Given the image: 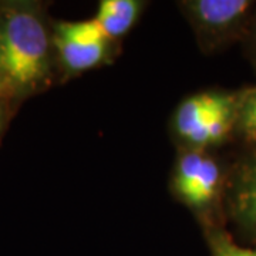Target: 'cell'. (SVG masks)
Returning <instances> with one entry per match:
<instances>
[{"label": "cell", "instance_id": "cell-1", "mask_svg": "<svg viewBox=\"0 0 256 256\" xmlns=\"http://www.w3.org/2000/svg\"><path fill=\"white\" fill-rule=\"evenodd\" d=\"M52 42L36 4H0V92L23 97L46 84L52 66Z\"/></svg>", "mask_w": 256, "mask_h": 256}, {"label": "cell", "instance_id": "cell-2", "mask_svg": "<svg viewBox=\"0 0 256 256\" xmlns=\"http://www.w3.org/2000/svg\"><path fill=\"white\" fill-rule=\"evenodd\" d=\"M108 42L94 18L62 22L53 36L60 62L68 73H82L100 64L107 54Z\"/></svg>", "mask_w": 256, "mask_h": 256}, {"label": "cell", "instance_id": "cell-3", "mask_svg": "<svg viewBox=\"0 0 256 256\" xmlns=\"http://www.w3.org/2000/svg\"><path fill=\"white\" fill-rule=\"evenodd\" d=\"M220 184V168L215 161L200 152L184 156L176 165L174 185L188 205L201 208L214 198Z\"/></svg>", "mask_w": 256, "mask_h": 256}, {"label": "cell", "instance_id": "cell-4", "mask_svg": "<svg viewBox=\"0 0 256 256\" xmlns=\"http://www.w3.org/2000/svg\"><path fill=\"white\" fill-rule=\"evenodd\" d=\"M235 114V102L229 96L200 94L184 101L175 114V128L186 141L214 120Z\"/></svg>", "mask_w": 256, "mask_h": 256}, {"label": "cell", "instance_id": "cell-5", "mask_svg": "<svg viewBox=\"0 0 256 256\" xmlns=\"http://www.w3.org/2000/svg\"><path fill=\"white\" fill-rule=\"evenodd\" d=\"M186 4L202 28L220 30L236 22L250 3L246 0H198Z\"/></svg>", "mask_w": 256, "mask_h": 256}, {"label": "cell", "instance_id": "cell-6", "mask_svg": "<svg viewBox=\"0 0 256 256\" xmlns=\"http://www.w3.org/2000/svg\"><path fill=\"white\" fill-rule=\"evenodd\" d=\"M140 3L134 0H102L94 22L108 40L127 33L140 13Z\"/></svg>", "mask_w": 256, "mask_h": 256}, {"label": "cell", "instance_id": "cell-7", "mask_svg": "<svg viewBox=\"0 0 256 256\" xmlns=\"http://www.w3.org/2000/svg\"><path fill=\"white\" fill-rule=\"evenodd\" d=\"M210 248L214 256H256V249L238 246L229 236L220 232L212 234Z\"/></svg>", "mask_w": 256, "mask_h": 256}, {"label": "cell", "instance_id": "cell-8", "mask_svg": "<svg viewBox=\"0 0 256 256\" xmlns=\"http://www.w3.org/2000/svg\"><path fill=\"white\" fill-rule=\"evenodd\" d=\"M242 210L256 226V166L249 172L239 195Z\"/></svg>", "mask_w": 256, "mask_h": 256}, {"label": "cell", "instance_id": "cell-9", "mask_svg": "<svg viewBox=\"0 0 256 256\" xmlns=\"http://www.w3.org/2000/svg\"><path fill=\"white\" fill-rule=\"evenodd\" d=\"M242 127L248 137L256 141V112L242 111Z\"/></svg>", "mask_w": 256, "mask_h": 256}, {"label": "cell", "instance_id": "cell-10", "mask_svg": "<svg viewBox=\"0 0 256 256\" xmlns=\"http://www.w3.org/2000/svg\"><path fill=\"white\" fill-rule=\"evenodd\" d=\"M242 111H249V112H256V92H254L245 101Z\"/></svg>", "mask_w": 256, "mask_h": 256}, {"label": "cell", "instance_id": "cell-11", "mask_svg": "<svg viewBox=\"0 0 256 256\" xmlns=\"http://www.w3.org/2000/svg\"><path fill=\"white\" fill-rule=\"evenodd\" d=\"M0 124H2V111H0Z\"/></svg>", "mask_w": 256, "mask_h": 256}, {"label": "cell", "instance_id": "cell-12", "mask_svg": "<svg viewBox=\"0 0 256 256\" xmlns=\"http://www.w3.org/2000/svg\"><path fill=\"white\" fill-rule=\"evenodd\" d=\"M2 98H3V96H2V92H0V100H2Z\"/></svg>", "mask_w": 256, "mask_h": 256}]
</instances>
